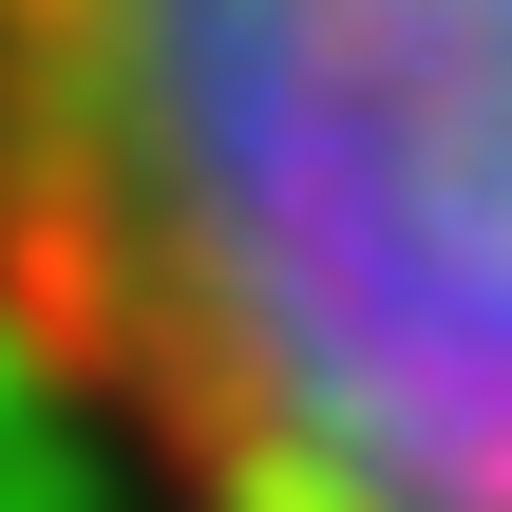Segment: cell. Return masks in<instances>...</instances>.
I'll use <instances>...</instances> for the list:
<instances>
[{"label": "cell", "instance_id": "6da1fadb", "mask_svg": "<svg viewBox=\"0 0 512 512\" xmlns=\"http://www.w3.org/2000/svg\"><path fill=\"white\" fill-rule=\"evenodd\" d=\"M0 380L171 512H512V0H0Z\"/></svg>", "mask_w": 512, "mask_h": 512}]
</instances>
